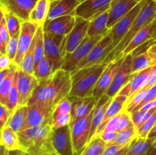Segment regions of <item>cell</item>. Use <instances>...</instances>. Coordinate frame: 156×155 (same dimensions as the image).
<instances>
[{"label":"cell","instance_id":"cell-1","mask_svg":"<svg viewBox=\"0 0 156 155\" xmlns=\"http://www.w3.org/2000/svg\"><path fill=\"white\" fill-rule=\"evenodd\" d=\"M71 88L70 72L59 69L49 78L38 82L28 104L35 102H43L55 107L59 101L68 97Z\"/></svg>","mask_w":156,"mask_h":155},{"label":"cell","instance_id":"cell-2","mask_svg":"<svg viewBox=\"0 0 156 155\" xmlns=\"http://www.w3.org/2000/svg\"><path fill=\"white\" fill-rule=\"evenodd\" d=\"M53 130L48 124L18 132L21 150L30 155H58L53 144Z\"/></svg>","mask_w":156,"mask_h":155},{"label":"cell","instance_id":"cell-3","mask_svg":"<svg viewBox=\"0 0 156 155\" xmlns=\"http://www.w3.org/2000/svg\"><path fill=\"white\" fill-rule=\"evenodd\" d=\"M108 64L104 62L103 63L75 69L71 71L72 88L69 96L79 97H93V91L96 84Z\"/></svg>","mask_w":156,"mask_h":155},{"label":"cell","instance_id":"cell-4","mask_svg":"<svg viewBox=\"0 0 156 155\" xmlns=\"http://www.w3.org/2000/svg\"><path fill=\"white\" fill-rule=\"evenodd\" d=\"M156 19V2L154 0H146L141 11L136 18L133 24L124 37L111 50L105 59V62L109 63L120 59L122 52L125 50L133 38L144 27Z\"/></svg>","mask_w":156,"mask_h":155},{"label":"cell","instance_id":"cell-5","mask_svg":"<svg viewBox=\"0 0 156 155\" xmlns=\"http://www.w3.org/2000/svg\"><path fill=\"white\" fill-rule=\"evenodd\" d=\"M67 36L44 32V51L53 71L61 69L66 59Z\"/></svg>","mask_w":156,"mask_h":155},{"label":"cell","instance_id":"cell-6","mask_svg":"<svg viewBox=\"0 0 156 155\" xmlns=\"http://www.w3.org/2000/svg\"><path fill=\"white\" fill-rule=\"evenodd\" d=\"M94 109L88 115L71 121L69 124L74 155H80L88 144Z\"/></svg>","mask_w":156,"mask_h":155},{"label":"cell","instance_id":"cell-7","mask_svg":"<svg viewBox=\"0 0 156 155\" xmlns=\"http://www.w3.org/2000/svg\"><path fill=\"white\" fill-rule=\"evenodd\" d=\"M113 49L114 47H113L112 38L108 33V34L104 36L102 39L93 47L90 53L77 65L76 69L103 63Z\"/></svg>","mask_w":156,"mask_h":155},{"label":"cell","instance_id":"cell-8","mask_svg":"<svg viewBox=\"0 0 156 155\" xmlns=\"http://www.w3.org/2000/svg\"><path fill=\"white\" fill-rule=\"evenodd\" d=\"M103 36V35L94 36H87L72 54L67 55L66 59L61 69L69 72L74 71L77 65L83 60L84 58L90 53L93 47L102 39Z\"/></svg>","mask_w":156,"mask_h":155},{"label":"cell","instance_id":"cell-9","mask_svg":"<svg viewBox=\"0 0 156 155\" xmlns=\"http://www.w3.org/2000/svg\"><path fill=\"white\" fill-rule=\"evenodd\" d=\"M27 106L28 113L25 129L50 124L54 106L43 102H35Z\"/></svg>","mask_w":156,"mask_h":155},{"label":"cell","instance_id":"cell-10","mask_svg":"<svg viewBox=\"0 0 156 155\" xmlns=\"http://www.w3.org/2000/svg\"><path fill=\"white\" fill-rule=\"evenodd\" d=\"M145 1L139 2L130 12L116 23L109 30V35L112 38L113 47H115L125 36L133 24L136 18L141 11Z\"/></svg>","mask_w":156,"mask_h":155},{"label":"cell","instance_id":"cell-11","mask_svg":"<svg viewBox=\"0 0 156 155\" xmlns=\"http://www.w3.org/2000/svg\"><path fill=\"white\" fill-rule=\"evenodd\" d=\"M38 27H39L37 25L29 21L21 22V30L18 37V51L14 59V64H15L17 66L20 67L21 65V62L33 41Z\"/></svg>","mask_w":156,"mask_h":155},{"label":"cell","instance_id":"cell-12","mask_svg":"<svg viewBox=\"0 0 156 155\" xmlns=\"http://www.w3.org/2000/svg\"><path fill=\"white\" fill-rule=\"evenodd\" d=\"M113 0H85L76 8L75 15L88 21H92L111 8Z\"/></svg>","mask_w":156,"mask_h":155},{"label":"cell","instance_id":"cell-13","mask_svg":"<svg viewBox=\"0 0 156 155\" xmlns=\"http://www.w3.org/2000/svg\"><path fill=\"white\" fill-rule=\"evenodd\" d=\"M124 59L125 57H121L108 64L106 68L96 84V86L93 91V97L100 98L101 96L105 94L107 90L109 88L110 85L114 81L117 73L121 68Z\"/></svg>","mask_w":156,"mask_h":155},{"label":"cell","instance_id":"cell-14","mask_svg":"<svg viewBox=\"0 0 156 155\" xmlns=\"http://www.w3.org/2000/svg\"><path fill=\"white\" fill-rule=\"evenodd\" d=\"M37 84L38 81L34 74L24 72L18 68V90L19 106H27Z\"/></svg>","mask_w":156,"mask_h":155},{"label":"cell","instance_id":"cell-15","mask_svg":"<svg viewBox=\"0 0 156 155\" xmlns=\"http://www.w3.org/2000/svg\"><path fill=\"white\" fill-rule=\"evenodd\" d=\"M132 59L133 56L131 53L125 56L121 68L117 73L114 81L105 93L107 96L114 98L117 95L119 91L128 83L132 74Z\"/></svg>","mask_w":156,"mask_h":155},{"label":"cell","instance_id":"cell-16","mask_svg":"<svg viewBox=\"0 0 156 155\" xmlns=\"http://www.w3.org/2000/svg\"><path fill=\"white\" fill-rule=\"evenodd\" d=\"M37 0H0V6L18 17L21 22L29 21Z\"/></svg>","mask_w":156,"mask_h":155},{"label":"cell","instance_id":"cell-17","mask_svg":"<svg viewBox=\"0 0 156 155\" xmlns=\"http://www.w3.org/2000/svg\"><path fill=\"white\" fill-rule=\"evenodd\" d=\"M89 23L90 21L76 16L74 27L69 35H67V55L72 54L88 36L87 33Z\"/></svg>","mask_w":156,"mask_h":155},{"label":"cell","instance_id":"cell-18","mask_svg":"<svg viewBox=\"0 0 156 155\" xmlns=\"http://www.w3.org/2000/svg\"><path fill=\"white\" fill-rule=\"evenodd\" d=\"M72 103L69 97L62 99L53 109L50 125L53 129L69 126L72 121Z\"/></svg>","mask_w":156,"mask_h":155},{"label":"cell","instance_id":"cell-19","mask_svg":"<svg viewBox=\"0 0 156 155\" xmlns=\"http://www.w3.org/2000/svg\"><path fill=\"white\" fill-rule=\"evenodd\" d=\"M53 144L58 155H74L69 125L53 129Z\"/></svg>","mask_w":156,"mask_h":155},{"label":"cell","instance_id":"cell-20","mask_svg":"<svg viewBox=\"0 0 156 155\" xmlns=\"http://www.w3.org/2000/svg\"><path fill=\"white\" fill-rule=\"evenodd\" d=\"M72 103V121L88 115L95 108L98 99L94 97H79L68 96Z\"/></svg>","mask_w":156,"mask_h":155},{"label":"cell","instance_id":"cell-21","mask_svg":"<svg viewBox=\"0 0 156 155\" xmlns=\"http://www.w3.org/2000/svg\"><path fill=\"white\" fill-rule=\"evenodd\" d=\"M138 3L136 0H113L109 9V17L107 24L108 28L110 30Z\"/></svg>","mask_w":156,"mask_h":155},{"label":"cell","instance_id":"cell-22","mask_svg":"<svg viewBox=\"0 0 156 155\" xmlns=\"http://www.w3.org/2000/svg\"><path fill=\"white\" fill-rule=\"evenodd\" d=\"M76 18V15H69L47 21L43 26L44 31L67 36L74 27Z\"/></svg>","mask_w":156,"mask_h":155},{"label":"cell","instance_id":"cell-23","mask_svg":"<svg viewBox=\"0 0 156 155\" xmlns=\"http://www.w3.org/2000/svg\"><path fill=\"white\" fill-rule=\"evenodd\" d=\"M80 3L79 0H52L47 21L66 15H75L76 8Z\"/></svg>","mask_w":156,"mask_h":155},{"label":"cell","instance_id":"cell-24","mask_svg":"<svg viewBox=\"0 0 156 155\" xmlns=\"http://www.w3.org/2000/svg\"><path fill=\"white\" fill-rule=\"evenodd\" d=\"M156 37V19L154 20L152 23L142 29L132 39L127 46L122 52L120 55V58L125 57L127 55L130 54L134 50L140 46L144 43L152 39H155Z\"/></svg>","mask_w":156,"mask_h":155},{"label":"cell","instance_id":"cell-25","mask_svg":"<svg viewBox=\"0 0 156 155\" xmlns=\"http://www.w3.org/2000/svg\"><path fill=\"white\" fill-rule=\"evenodd\" d=\"M112 99L113 98L108 97L106 94H104L98 99V101L97 105L94 108V113H93L88 144L94 138L96 132L98 129V128L101 126L104 119H105V114H106L107 109L109 107L110 104L112 101Z\"/></svg>","mask_w":156,"mask_h":155},{"label":"cell","instance_id":"cell-26","mask_svg":"<svg viewBox=\"0 0 156 155\" xmlns=\"http://www.w3.org/2000/svg\"><path fill=\"white\" fill-rule=\"evenodd\" d=\"M126 100H127V97H125V96L118 95V94H117V96H115V97L112 99V101H111L109 107L107 109V112L106 114H105L103 122H102L101 126L98 128V129L97 132H96L94 138L98 136V135L103 132L104 129H105V126H106L107 123L108 122V121H109L111 118H113L114 116L117 115V114H119L122 110H123ZM94 138H93V139H94Z\"/></svg>","mask_w":156,"mask_h":155},{"label":"cell","instance_id":"cell-27","mask_svg":"<svg viewBox=\"0 0 156 155\" xmlns=\"http://www.w3.org/2000/svg\"><path fill=\"white\" fill-rule=\"evenodd\" d=\"M28 106L18 105L12 112L5 126L11 128L15 132H19L25 129L27 122Z\"/></svg>","mask_w":156,"mask_h":155},{"label":"cell","instance_id":"cell-28","mask_svg":"<svg viewBox=\"0 0 156 155\" xmlns=\"http://www.w3.org/2000/svg\"><path fill=\"white\" fill-rule=\"evenodd\" d=\"M51 0H37L36 4L29 17V21L42 27L47 21Z\"/></svg>","mask_w":156,"mask_h":155},{"label":"cell","instance_id":"cell-29","mask_svg":"<svg viewBox=\"0 0 156 155\" xmlns=\"http://www.w3.org/2000/svg\"><path fill=\"white\" fill-rule=\"evenodd\" d=\"M108 17H109V10L106 11L90 21L87 35L89 36H94L98 35L105 36L108 34L109 33V29L107 27Z\"/></svg>","mask_w":156,"mask_h":155},{"label":"cell","instance_id":"cell-30","mask_svg":"<svg viewBox=\"0 0 156 155\" xmlns=\"http://www.w3.org/2000/svg\"><path fill=\"white\" fill-rule=\"evenodd\" d=\"M0 145L5 147L9 151L21 150L18 134L8 126H5L1 130Z\"/></svg>","mask_w":156,"mask_h":155},{"label":"cell","instance_id":"cell-31","mask_svg":"<svg viewBox=\"0 0 156 155\" xmlns=\"http://www.w3.org/2000/svg\"><path fill=\"white\" fill-rule=\"evenodd\" d=\"M18 68L19 67L13 63V65H12L11 71L0 85V103L2 104H7L8 99H9L11 90H12L14 82H15V76H16Z\"/></svg>","mask_w":156,"mask_h":155},{"label":"cell","instance_id":"cell-32","mask_svg":"<svg viewBox=\"0 0 156 155\" xmlns=\"http://www.w3.org/2000/svg\"><path fill=\"white\" fill-rule=\"evenodd\" d=\"M137 137H138V135H137L136 128L133 122H131L126 129L117 132V137L115 138L114 141L110 144H108V145H111V144L126 145V144L132 142Z\"/></svg>","mask_w":156,"mask_h":155},{"label":"cell","instance_id":"cell-33","mask_svg":"<svg viewBox=\"0 0 156 155\" xmlns=\"http://www.w3.org/2000/svg\"><path fill=\"white\" fill-rule=\"evenodd\" d=\"M155 139L137 137L131 143L126 155H146Z\"/></svg>","mask_w":156,"mask_h":155},{"label":"cell","instance_id":"cell-34","mask_svg":"<svg viewBox=\"0 0 156 155\" xmlns=\"http://www.w3.org/2000/svg\"><path fill=\"white\" fill-rule=\"evenodd\" d=\"M53 73V71L51 65L46 56H44L38 63L34 65L33 74L35 76L38 82L49 78Z\"/></svg>","mask_w":156,"mask_h":155},{"label":"cell","instance_id":"cell-35","mask_svg":"<svg viewBox=\"0 0 156 155\" xmlns=\"http://www.w3.org/2000/svg\"><path fill=\"white\" fill-rule=\"evenodd\" d=\"M155 64H156V62L152 59L149 53L134 56L132 59V73L143 71Z\"/></svg>","mask_w":156,"mask_h":155},{"label":"cell","instance_id":"cell-36","mask_svg":"<svg viewBox=\"0 0 156 155\" xmlns=\"http://www.w3.org/2000/svg\"><path fill=\"white\" fill-rule=\"evenodd\" d=\"M107 146L108 145L103 140L99 137H96L87 144L85 150L80 155H101Z\"/></svg>","mask_w":156,"mask_h":155},{"label":"cell","instance_id":"cell-37","mask_svg":"<svg viewBox=\"0 0 156 155\" xmlns=\"http://www.w3.org/2000/svg\"><path fill=\"white\" fill-rule=\"evenodd\" d=\"M5 19L6 26H7L10 36H12L16 33H19L20 30H21V21H20L18 17L15 16L14 14L5 11Z\"/></svg>","mask_w":156,"mask_h":155},{"label":"cell","instance_id":"cell-38","mask_svg":"<svg viewBox=\"0 0 156 155\" xmlns=\"http://www.w3.org/2000/svg\"><path fill=\"white\" fill-rule=\"evenodd\" d=\"M18 69L17 71L16 76H15V82L11 90L10 94H9V99H8L7 104L5 105L8 109L13 112L15 108L18 106Z\"/></svg>","mask_w":156,"mask_h":155},{"label":"cell","instance_id":"cell-39","mask_svg":"<svg viewBox=\"0 0 156 155\" xmlns=\"http://www.w3.org/2000/svg\"><path fill=\"white\" fill-rule=\"evenodd\" d=\"M156 123V111L150 116V118L146 120L140 127L137 129V135L140 138H147L149 132L153 128Z\"/></svg>","mask_w":156,"mask_h":155},{"label":"cell","instance_id":"cell-40","mask_svg":"<svg viewBox=\"0 0 156 155\" xmlns=\"http://www.w3.org/2000/svg\"><path fill=\"white\" fill-rule=\"evenodd\" d=\"M131 143L126 145H108L101 155H126L129 150Z\"/></svg>","mask_w":156,"mask_h":155},{"label":"cell","instance_id":"cell-41","mask_svg":"<svg viewBox=\"0 0 156 155\" xmlns=\"http://www.w3.org/2000/svg\"><path fill=\"white\" fill-rule=\"evenodd\" d=\"M19 33H16L14 36H11L6 46V55L13 61L16 56L17 51H18V37H19Z\"/></svg>","mask_w":156,"mask_h":155},{"label":"cell","instance_id":"cell-42","mask_svg":"<svg viewBox=\"0 0 156 155\" xmlns=\"http://www.w3.org/2000/svg\"><path fill=\"white\" fill-rule=\"evenodd\" d=\"M155 99H156V84L153 85V86L151 87V88H149L147 94H146V96H145L144 98L143 99V100L140 102V103L138 105V106H136V107L134 108V109L131 112H136V111L140 110L143 105L149 103V102L152 101V100H155Z\"/></svg>","mask_w":156,"mask_h":155},{"label":"cell","instance_id":"cell-43","mask_svg":"<svg viewBox=\"0 0 156 155\" xmlns=\"http://www.w3.org/2000/svg\"><path fill=\"white\" fill-rule=\"evenodd\" d=\"M123 109L120 112V113L117 114V115L114 116L113 118H111V119L108 121V122L106 124L103 132H117V126H118L119 122H120V119H121L122 115H123Z\"/></svg>","mask_w":156,"mask_h":155},{"label":"cell","instance_id":"cell-44","mask_svg":"<svg viewBox=\"0 0 156 155\" xmlns=\"http://www.w3.org/2000/svg\"><path fill=\"white\" fill-rule=\"evenodd\" d=\"M11 114L12 112L8 109L7 106L0 103V131L6 126Z\"/></svg>","mask_w":156,"mask_h":155},{"label":"cell","instance_id":"cell-45","mask_svg":"<svg viewBox=\"0 0 156 155\" xmlns=\"http://www.w3.org/2000/svg\"><path fill=\"white\" fill-rule=\"evenodd\" d=\"M117 132H103L100 134L98 137L103 140L105 143L108 144H110L114 141L115 138L117 137Z\"/></svg>","mask_w":156,"mask_h":155},{"label":"cell","instance_id":"cell-46","mask_svg":"<svg viewBox=\"0 0 156 155\" xmlns=\"http://www.w3.org/2000/svg\"><path fill=\"white\" fill-rule=\"evenodd\" d=\"M155 84H156V64L155 65V67H154L153 71H152V72L151 73L150 75L149 76L147 81H146V83L145 84L144 87L142 88L141 91H143V90H149L151 87L155 85Z\"/></svg>","mask_w":156,"mask_h":155},{"label":"cell","instance_id":"cell-47","mask_svg":"<svg viewBox=\"0 0 156 155\" xmlns=\"http://www.w3.org/2000/svg\"><path fill=\"white\" fill-rule=\"evenodd\" d=\"M13 63V61L6 54L0 55V71L11 68Z\"/></svg>","mask_w":156,"mask_h":155},{"label":"cell","instance_id":"cell-48","mask_svg":"<svg viewBox=\"0 0 156 155\" xmlns=\"http://www.w3.org/2000/svg\"><path fill=\"white\" fill-rule=\"evenodd\" d=\"M0 36L2 38V40L5 41V43H8V42H9V39L11 37L9 30H8L7 26H6L5 19V18L3 19L1 26H0Z\"/></svg>","mask_w":156,"mask_h":155},{"label":"cell","instance_id":"cell-49","mask_svg":"<svg viewBox=\"0 0 156 155\" xmlns=\"http://www.w3.org/2000/svg\"><path fill=\"white\" fill-rule=\"evenodd\" d=\"M155 107H156V99L155 100H152V101H150V102H149V103H146L145 105H143L140 110L147 111V110H149V109H153V108H155Z\"/></svg>","mask_w":156,"mask_h":155},{"label":"cell","instance_id":"cell-50","mask_svg":"<svg viewBox=\"0 0 156 155\" xmlns=\"http://www.w3.org/2000/svg\"><path fill=\"white\" fill-rule=\"evenodd\" d=\"M11 69H12V66L9 68H6V69H3L0 71V85L2 83L3 81L5 79V78L8 76V74H9V72L11 71Z\"/></svg>","mask_w":156,"mask_h":155},{"label":"cell","instance_id":"cell-51","mask_svg":"<svg viewBox=\"0 0 156 155\" xmlns=\"http://www.w3.org/2000/svg\"><path fill=\"white\" fill-rule=\"evenodd\" d=\"M6 46L7 43H5L2 38L0 36V55L6 54Z\"/></svg>","mask_w":156,"mask_h":155},{"label":"cell","instance_id":"cell-52","mask_svg":"<svg viewBox=\"0 0 156 155\" xmlns=\"http://www.w3.org/2000/svg\"><path fill=\"white\" fill-rule=\"evenodd\" d=\"M146 155H156V139L152 144V145L150 147V148L149 149Z\"/></svg>","mask_w":156,"mask_h":155},{"label":"cell","instance_id":"cell-53","mask_svg":"<svg viewBox=\"0 0 156 155\" xmlns=\"http://www.w3.org/2000/svg\"><path fill=\"white\" fill-rule=\"evenodd\" d=\"M147 138H151V139H156V123L155 124V126H153V128L151 129L150 132H149Z\"/></svg>","mask_w":156,"mask_h":155},{"label":"cell","instance_id":"cell-54","mask_svg":"<svg viewBox=\"0 0 156 155\" xmlns=\"http://www.w3.org/2000/svg\"><path fill=\"white\" fill-rule=\"evenodd\" d=\"M5 10L0 6V26H1L3 19L5 18Z\"/></svg>","mask_w":156,"mask_h":155},{"label":"cell","instance_id":"cell-55","mask_svg":"<svg viewBox=\"0 0 156 155\" xmlns=\"http://www.w3.org/2000/svg\"><path fill=\"white\" fill-rule=\"evenodd\" d=\"M9 150H8L3 146L0 145V155H9Z\"/></svg>","mask_w":156,"mask_h":155},{"label":"cell","instance_id":"cell-56","mask_svg":"<svg viewBox=\"0 0 156 155\" xmlns=\"http://www.w3.org/2000/svg\"><path fill=\"white\" fill-rule=\"evenodd\" d=\"M24 151L21 150H11L9 151V155H23Z\"/></svg>","mask_w":156,"mask_h":155},{"label":"cell","instance_id":"cell-57","mask_svg":"<svg viewBox=\"0 0 156 155\" xmlns=\"http://www.w3.org/2000/svg\"><path fill=\"white\" fill-rule=\"evenodd\" d=\"M148 53H149V54H150V55L156 54V43L153 44V45H152V46L149 48Z\"/></svg>","mask_w":156,"mask_h":155},{"label":"cell","instance_id":"cell-58","mask_svg":"<svg viewBox=\"0 0 156 155\" xmlns=\"http://www.w3.org/2000/svg\"><path fill=\"white\" fill-rule=\"evenodd\" d=\"M138 2H143V1H146V0H136Z\"/></svg>","mask_w":156,"mask_h":155},{"label":"cell","instance_id":"cell-59","mask_svg":"<svg viewBox=\"0 0 156 155\" xmlns=\"http://www.w3.org/2000/svg\"><path fill=\"white\" fill-rule=\"evenodd\" d=\"M23 155H30V154H28L27 153H25V152H24V153H23Z\"/></svg>","mask_w":156,"mask_h":155},{"label":"cell","instance_id":"cell-60","mask_svg":"<svg viewBox=\"0 0 156 155\" xmlns=\"http://www.w3.org/2000/svg\"><path fill=\"white\" fill-rule=\"evenodd\" d=\"M83 1H85V0H79V2H83Z\"/></svg>","mask_w":156,"mask_h":155},{"label":"cell","instance_id":"cell-61","mask_svg":"<svg viewBox=\"0 0 156 155\" xmlns=\"http://www.w3.org/2000/svg\"><path fill=\"white\" fill-rule=\"evenodd\" d=\"M0 137H1V131H0Z\"/></svg>","mask_w":156,"mask_h":155},{"label":"cell","instance_id":"cell-62","mask_svg":"<svg viewBox=\"0 0 156 155\" xmlns=\"http://www.w3.org/2000/svg\"><path fill=\"white\" fill-rule=\"evenodd\" d=\"M154 1H155V2H156V0H154Z\"/></svg>","mask_w":156,"mask_h":155},{"label":"cell","instance_id":"cell-63","mask_svg":"<svg viewBox=\"0 0 156 155\" xmlns=\"http://www.w3.org/2000/svg\"></svg>","mask_w":156,"mask_h":155},{"label":"cell","instance_id":"cell-64","mask_svg":"<svg viewBox=\"0 0 156 155\" xmlns=\"http://www.w3.org/2000/svg\"><path fill=\"white\" fill-rule=\"evenodd\" d=\"M51 1H52V0H51Z\"/></svg>","mask_w":156,"mask_h":155}]
</instances>
